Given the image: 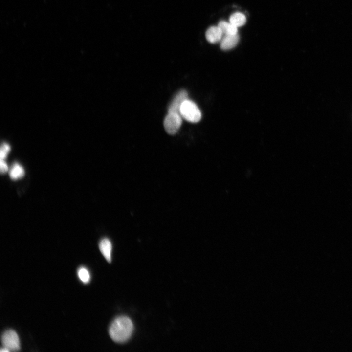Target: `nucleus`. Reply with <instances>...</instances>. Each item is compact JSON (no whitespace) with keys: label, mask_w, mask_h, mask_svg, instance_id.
I'll use <instances>...</instances> for the list:
<instances>
[{"label":"nucleus","mask_w":352,"mask_h":352,"mask_svg":"<svg viewBox=\"0 0 352 352\" xmlns=\"http://www.w3.org/2000/svg\"><path fill=\"white\" fill-rule=\"evenodd\" d=\"M133 330L132 320L125 316L115 318L109 328V334L111 338L117 343L127 341L131 337Z\"/></svg>","instance_id":"nucleus-1"},{"label":"nucleus","mask_w":352,"mask_h":352,"mask_svg":"<svg viewBox=\"0 0 352 352\" xmlns=\"http://www.w3.org/2000/svg\"><path fill=\"white\" fill-rule=\"evenodd\" d=\"M179 114L186 120L192 123L198 122L201 118V113L198 107L188 99L182 104Z\"/></svg>","instance_id":"nucleus-2"},{"label":"nucleus","mask_w":352,"mask_h":352,"mask_svg":"<svg viewBox=\"0 0 352 352\" xmlns=\"http://www.w3.org/2000/svg\"><path fill=\"white\" fill-rule=\"evenodd\" d=\"M2 347L9 351H17L20 349V340L16 332L12 330L5 331L1 337Z\"/></svg>","instance_id":"nucleus-3"},{"label":"nucleus","mask_w":352,"mask_h":352,"mask_svg":"<svg viewBox=\"0 0 352 352\" xmlns=\"http://www.w3.org/2000/svg\"><path fill=\"white\" fill-rule=\"evenodd\" d=\"M182 124L181 116L177 113H168L164 120V127L170 135L176 134Z\"/></svg>","instance_id":"nucleus-4"},{"label":"nucleus","mask_w":352,"mask_h":352,"mask_svg":"<svg viewBox=\"0 0 352 352\" xmlns=\"http://www.w3.org/2000/svg\"><path fill=\"white\" fill-rule=\"evenodd\" d=\"M188 99V93L185 90L178 92L173 99L168 107V113H179L183 103Z\"/></svg>","instance_id":"nucleus-5"},{"label":"nucleus","mask_w":352,"mask_h":352,"mask_svg":"<svg viewBox=\"0 0 352 352\" xmlns=\"http://www.w3.org/2000/svg\"><path fill=\"white\" fill-rule=\"evenodd\" d=\"M239 40L238 34L224 35L220 41V47L221 49L224 50L231 49L236 46Z\"/></svg>","instance_id":"nucleus-6"},{"label":"nucleus","mask_w":352,"mask_h":352,"mask_svg":"<svg viewBox=\"0 0 352 352\" xmlns=\"http://www.w3.org/2000/svg\"><path fill=\"white\" fill-rule=\"evenodd\" d=\"M205 36L209 42L214 44L220 42L223 35L218 26H211L206 31Z\"/></svg>","instance_id":"nucleus-7"},{"label":"nucleus","mask_w":352,"mask_h":352,"mask_svg":"<svg viewBox=\"0 0 352 352\" xmlns=\"http://www.w3.org/2000/svg\"><path fill=\"white\" fill-rule=\"evenodd\" d=\"M100 250L106 260L110 263L111 261L112 244L108 238L102 239L99 244Z\"/></svg>","instance_id":"nucleus-8"},{"label":"nucleus","mask_w":352,"mask_h":352,"mask_svg":"<svg viewBox=\"0 0 352 352\" xmlns=\"http://www.w3.org/2000/svg\"><path fill=\"white\" fill-rule=\"evenodd\" d=\"M218 26L220 29L223 36L226 35H236L238 34V27L230 22L221 21L219 22Z\"/></svg>","instance_id":"nucleus-9"},{"label":"nucleus","mask_w":352,"mask_h":352,"mask_svg":"<svg viewBox=\"0 0 352 352\" xmlns=\"http://www.w3.org/2000/svg\"><path fill=\"white\" fill-rule=\"evenodd\" d=\"M246 21L245 15L241 12H236L232 14L229 18L230 23L237 27L243 25Z\"/></svg>","instance_id":"nucleus-10"},{"label":"nucleus","mask_w":352,"mask_h":352,"mask_svg":"<svg viewBox=\"0 0 352 352\" xmlns=\"http://www.w3.org/2000/svg\"><path fill=\"white\" fill-rule=\"evenodd\" d=\"M24 175V170L22 166L17 163L13 164L11 168L9 175L11 179L17 180L21 178Z\"/></svg>","instance_id":"nucleus-11"},{"label":"nucleus","mask_w":352,"mask_h":352,"mask_svg":"<svg viewBox=\"0 0 352 352\" xmlns=\"http://www.w3.org/2000/svg\"><path fill=\"white\" fill-rule=\"evenodd\" d=\"M78 276L80 280L84 283H88L90 281V274L87 269L81 267L78 270Z\"/></svg>","instance_id":"nucleus-12"},{"label":"nucleus","mask_w":352,"mask_h":352,"mask_svg":"<svg viewBox=\"0 0 352 352\" xmlns=\"http://www.w3.org/2000/svg\"><path fill=\"white\" fill-rule=\"evenodd\" d=\"M10 146L6 143H3L0 149V159L4 160L7 156L8 153L10 151Z\"/></svg>","instance_id":"nucleus-13"},{"label":"nucleus","mask_w":352,"mask_h":352,"mask_svg":"<svg viewBox=\"0 0 352 352\" xmlns=\"http://www.w3.org/2000/svg\"><path fill=\"white\" fill-rule=\"evenodd\" d=\"M0 173L1 174H4L8 171V168L6 163L4 161V160L0 159Z\"/></svg>","instance_id":"nucleus-14"},{"label":"nucleus","mask_w":352,"mask_h":352,"mask_svg":"<svg viewBox=\"0 0 352 352\" xmlns=\"http://www.w3.org/2000/svg\"><path fill=\"white\" fill-rule=\"evenodd\" d=\"M0 352H9V351L7 349H6L4 347H2L1 348Z\"/></svg>","instance_id":"nucleus-15"}]
</instances>
